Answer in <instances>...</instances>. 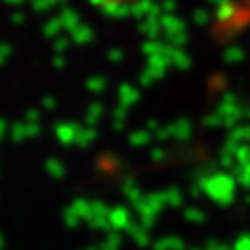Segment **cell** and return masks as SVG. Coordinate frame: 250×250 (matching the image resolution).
I'll use <instances>...</instances> for the list:
<instances>
[{
    "label": "cell",
    "mask_w": 250,
    "mask_h": 250,
    "mask_svg": "<svg viewBox=\"0 0 250 250\" xmlns=\"http://www.w3.org/2000/svg\"><path fill=\"white\" fill-rule=\"evenodd\" d=\"M198 188L206 193L213 202L221 206H228L233 200L235 191V178L226 172H211V174H200Z\"/></svg>",
    "instance_id": "cell-1"
},
{
    "label": "cell",
    "mask_w": 250,
    "mask_h": 250,
    "mask_svg": "<svg viewBox=\"0 0 250 250\" xmlns=\"http://www.w3.org/2000/svg\"><path fill=\"white\" fill-rule=\"evenodd\" d=\"M163 24H165V30H167V34H169V39H170V45L172 46H182L186 43V39H188V30H186V22L182 21L180 17L176 15H167L165 21H163Z\"/></svg>",
    "instance_id": "cell-2"
},
{
    "label": "cell",
    "mask_w": 250,
    "mask_h": 250,
    "mask_svg": "<svg viewBox=\"0 0 250 250\" xmlns=\"http://www.w3.org/2000/svg\"><path fill=\"white\" fill-rule=\"evenodd\" d=\"M245 58V52L237 46H230L226 52H224V60L228 63H239Z\"/></svg>",
    "instance_id": "cell-6"
},
{
    "label": "cell",
    "mask_w": 250,
    "mask_h": 250,
    "mask_svg": "<svg viewBox=\"0 0 250 250\" xmlns=\"http://www.w3.org/2000/svg\"><path fill=\"white\" fill-rule=\"evenodd\" d=\"M184 217H186L188 221H191V223H202L206 219L204 213H202L200 209H197V208H188V209L184 211Z\"/></svg>",
    "instance_id": "cell-7"
},
{
    "label": "cell",
    "mask_w": 250,
    "mask_h": 250,
    "mask_svg": "<svg viewBox=\"0 0 250 250\" xmlns=\"http://www.w3.org/2000/svg\"><path fill=\"white\" fill-rule=\"evenodd\" d=\"M206 21H208V13H206V11H202V9H200V11H195V22H198V24L202 22V24H204Z\"/></svg>",
    "instance_id": "cell-8"
},
{
    "label": "cell",
    "mask_w": 250,
    "mask_h": 250,
    "mask_svg": "<svg viewBox=\"0 0 250 250\" xmlns=\"http://www.w3.org/2000/svg\"><path fill=\"white\" fill-rule=\"evenodd\" d=\"M191 123H189L188 119H178V121H174L172 125L169 126V134L170 137H174V139H188L189 135H191Z\"/></svg>",
    "instance_id": "cell-3"
},
{
    "label": "cell",
    "mask_w": 250,
    "mask_h": 250,
    "mask_svg": "<svg viewBox=\"0 0 250 250\" xmlns=\"http://www.w3.org/2000/svg\"><path fill=\"white\" fill-rule=\"evenodd\" d=\"M230 141L237 145H243L245 141H250V125L247 126H235L232 132H230Z\"/></svg>",
    "instance_id": "cell-4"
},
{
    "label": "cell",
    "mask_w": 250,
    "mask_h": 250,
    "mask_svg": "<svg viewBox=\"0 0 250 250\" xmlns=\"http://www.w3.org/2000/svg\"><path fill=\"white\" fill-rule=\"evenodd\" d=\"M165 198H167V202L170 204V208H182V204H184V193L178 188L167 189Z\"/></svg>",
    "instance_id": "cell-5"
}]
</instances>
